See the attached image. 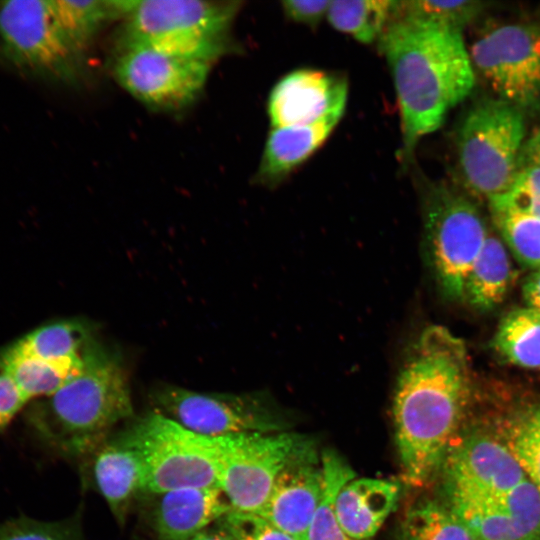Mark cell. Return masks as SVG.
Returning a JSON list of instances; mask_svg holds the SVG:
<instances>
[{
    "mask_svg": "<svg viewBox=\"0 0 540 540\" xmlns=\"http://www.w3.org/2000/svg\"><path fill=\"white\" fill-rule=\"evenodd\" d=\"M498 501L519 524L528 540H540V492L528 478L498 496Z\"/></svg>",
    "mask_w": 540,
    "mask_h": 540,
    "instance_id": "d6a6232c",
    "label": "cell"
},
{
    "mask_svg": "<svg viewBox=\"0 0 540 540\" xmlns=\"http://www.w3.org/2000/svg\"><path fill=\"white\" fill-rule=\"evenodd\" d=\"M522 165L540 167V128L524 141L522 145L518 167Z\"/></svg>",
    "mask_w": 540,
    "mask_h": 540,
    "instance_id": "74e56055",
    "label": "cell"
},
{
    "mask_svg": "<svg viewBox=\"0 0 540 540\" xmlns=\"http://www.w3.org/2000/svg\"><path fill=\"white\" fill-rule=\"evenodd\" d=\"M325 479L317 451L288 465L278 476L257 515L298 540H304L324 493Z\"/></svg>",
    "mask_w": 540,
    "mask_h": 540,
    "instance_id": "9a60e30c",
    "label": "cell"
},
{
    "mask_svg": "<svg viewBox=\"0 0 540 540\" xmlns=\"http://www.w3.org/2000/svg\"><path fill=\"white\" fill-rule=\"evenodd\" d=\"M221 519L186 540H235Z\"/></svg>",
    "mask_w": 540,
    "mask_h": 540,
    "instance_id": "ab89813d",
    "label": "cell"
},
{
    "mask_svg": "<svg viewBox=\"0 0 540 540\" xmlns=\"http://www.w3.org/2000/svg\"><path fill=\"white\" fill-rule=\"evenodd\" d=\"M51 4L65 32L86 54L103 26L124 13V0H51Z\"/></svg>",
    "mask_w": 540,
    "mask_h": 540,
    "instance_id": "cb8c5ba5",
    "label": "cell"
},
{
    "mask_svg": "<svg viewBox=\"0 0 540 540\" xmlns=\"http://www.w3.org/2000/svg\"><path fill=\"white\" fill-rule=\"evenodd\" d=\"M493 346L513 365L540 369V314L528 307L510 311L498 326Z\"/></svg>",
    "mask_w": 540,
    "mask_h": 540,
    "instance_id": "603a6c76",
    "label": "cell"
},
{
    "mask_svg": "<svg viewBox=\"0 0 540 540\" xmlns=\"http://www.w3.org/2000/svg\"><path fill=\"white\" fill-rule=\"evenodd\" d=\"M321 462L325 479L324 493L304 540H355L343 530L335 511V499L339 490L356 477L355 472L332 450L322 453Z\"/></svg>",
    "mask_w": 540,
    "mask_h": 540,
    "instance_id": "4316f807",
    "label": "cell"
},
{
    "mask_svg": "<svg viewBox=\"0 0 540 540\" xmlns=\"http://www.w3.org/2000/svg\"><path fill=\"white\" fill-rule=\"evenodd\" d=\"M282 9L291 21L316 27L326 17L330 1H283Z\"/></svg>",
    "mask_w": 540,
    "mask_h": 540,
    "instance_id": "8d00e7d4",
    "label": "cell"
},
{
    "mask_svg": "<svg viewBox=\"0 0 540 540\" xmlns=\"http://www.w3.org/2000/svg\"><path fill=\"white\" fill-rule=\"evenodd\" d=\"M489 205L514 209L540 219V167L522 165L511 187Z\"/></svg>",
    "mask_w": 540,
    "mask_h": 540,
    "instance_id": "836d02e7",
    "label": "cell"
},
{
    "mask_svg": "<svg viewBox=\"0 0 540 540\" xmlns=\"http://www.w3.org/2000/svg\"><path fill=\"white\" fill-rule=\"evenodd\" d=\"M442 468L449 501L495 498L527 478L507 445L487 436H471L451 448Z\"/></svg>",
    "mask_w": 540,
    "mask_h": 540,
    "instance_id": "4fadbf2b",
    "label": "cell"
},
{
    "mask_svg": "<svg viewBox=\"0 0 540 540\" xmlns=\"http://www.w3.org/2000/svg\"><path fill=\"white\" fill-rule=\"evenodd\" d=\"M523 296L528 308L540 314V269L526 278Z\"/></svg>",
    "mask_w": 540,
    "mask_h": 540,
    "instance_id": "f35d334b",
    "label": "cell"
},
{
    "mask_svg": "<svg viewBox=\"0 0 540 540\" xmlns=\"http://www.w3.org/2000/svg\"><path fill=\"white\" fill-rule=\"evenodd\" d=\"M214 63L142 44H119L113 65L118 84L145 106L177 111L203 91Z\"/></svg>",
    "mask_w": 540,
    "mask_h": 540,
    "instance_id": "7c38bea8",
    "label": "cell"
},
{
    "mask_svg": "<svg viewBox=\"0 0 540 540\" xmlns=\"http://www.w3.org/2000/svg\"><path fill=\"white\" fill-rule=\"evenodd\" d=\"M96 487L119 524H124L135 499L144 494L145 472L140 456L117 439L93 453Z\"/></svg>",
    "mask_w": 540,
    "mask_h": 540,
    "instance_id": "d6986e66",
    "label": "cell"
},
{
    "mask_svg": "<svg viewBox=\"0 0 540 540\" xmlns=\"http://www.w3.org/2000/svg\"><path fill=\"white\" fill-rule=\"evenodd\" d=\"M396 1H330L326 18L336 30L359 42L378 41L394 16Z\"/></svg>",
    "mask_w": 540,
    "mask_h": 540,
    "instance_id": "d4e9b609",
    "label": "cell"
},
{
    "mask_svg": "<svg viewBox=\"0 0 540 540\" xmlns=\"http://www.w3.org/2000/svg\"><path fill=\"white\" fill-rule=\"evenodd\" d=\"M81 371L52 395L36 399L26 413L35 437L67 458L91 456L119 423L133 416L122 360L93 339L82 353Z\"/></svg>",
    "mask_w": 540,
    "mask_h": 540,
    "instance_id": "3957f363",
    "label": "cell"
},
{
    "mask_svg": "<svg viewBox=\"0 0 540 540\" xmlns=\"http://www.w3.org/2000/svg\"><path fill=\"white\" fill-rule=\"evenodd\" d=\"M156 411L197 434L221 437L286 431L284 415L264 393H202L172 384L152 392Z\"/></svg>",
    "mask_w": 540,
    "mask_h": 540,
    "instance_id": "8fae6325",
    "label": "cell"
},
{
    "mask_svg": "<svg viewBox=\"0 0 540 540\" xmlns=\"http://www.w3.org/2000/svg\"><path fill=\"white\" fill-rule=\"evenodd\" d=\"M459 185L428 181L422 190L428 260L442 294L464 300L469 273L487 238L484 219Z\"/></svg>",
    "mask_w": 540,
    "mask_h": 540,
    "instance_id": "52a82bcc",
    "label": "cell"
},
{
    "mask_svg": "<svg viewBox=\"0 0 540 540\" xmlns=\"http://www.w3.org/2000/svg\"><path fill=\"white\" fill-rule=\"evenodd\" d=\"M489 206L496 226L517 260L540 269V219L507 207Z\"/></svg>",
    "mask_w": 540,
    "mask_h": 540,
    "instance_id": "f1b7e54d",
    "label": "cell"
},
{
    "mask_svg": "<svg viewBox=\"0 0 540 540\" xmlns=\"http://www.w3.org/2000/svg\"><path fill=\"white\" fill-rule=\"evenodd\" d=\"M221 521L235 540H298L257 514L231 511Z\"/></svg>",
    "mask_w": 540,
    "mask_h": 540,
    "instance_id": "e575fe53",
    "label": "cell"
},
{
    "mask_svg": "<svg viewBox=\"0 0 540 540\" xmlns=\"http://www.w3.org/2000/svg\"><path fill=\"white\" fill-rule=\"evenodd\" d=\"M0 64L20 75L75 85L86 53L60 24L51 0L0 1Z\"/></svg>",
    "mask_w": 540,
    "mask_h": 540,
    "instance_id": "8992f818",
    "label": "cell"
},
{
    "mask_svg": "<svg viewBox=\"0 0 540 540\" xmlns=\"http://www.w3.org/2000/svg\"><path fill=\"white\" fill-rule=\"evenodd\" d=\"M150 496L148 520L158 540H186L232 511L219 487H187Z\"/></svg>",
    "mask_w": 540,
    "mask_h": 540,
    "instance_id": "2e32d148",
    "label": "cell"
},
{
    "mask_svg": "<svg viewBox=\"0 0 540 540\" xmlns=\"http://www.w3.org/2000/svg\"><path fill=\"white\" fill-rule=\"evenodd\" d=\"M344 111L336 110L306 125L272 128L255 175L257 182L271 186L283 181L324 144Z\"/></svg>",
    "mask_w": 540,
    "mask_h": 540,
    "instance_id": "e0dca14e",
    "label": "cell"
},
{
    "mask_svg": "<svg viewBox=\"0 0 540 540\" xmlns=\"http://www.w3.org/2000/svg\"><path fill=\"white\" fill-rule=\"evenodd\" d=\"M82 365V357L50 362L24 354L12 344L0 351V372L8 374L29 401L52 395L77 375Z\"/></svg>",
    "mask_w": 540,
    "mask_h": 540,
    "instance_id": "ffe728a7",
    "label": "cell"
},
{
    "mask_svg": "<svg viewBox=\"0 0 540 540\" xmlns=\"http://www.w3.org/2000/svg\"><path fill=\"white\" fill-rule=\"evenodd\" d=\"M239 1L124 0L119 44H142L215 63L232 48Z\"/></svg>",
    "mask_w": 540,
    "mask_h": 540,
    "instance_id": "277c9868",
    "label": "cell"
},
{
    "mask_svg": "<svg viewBox=\"0 0 540 540\" xmlns=\"http://www.w3.org/2000/svg\"><path fill=\"white\" fill-rule=\"evenodd\" d=\"M0 540H83L76 518L40 521L21 515L0 521Z\"/></svg>",
    "mask_w": 540,
    "mask_h": 540,
    "instance_id": "1f68e13d",
    "label": "cell"
},
{
    "mask_svg": "<svg viewBox=\"0 0 540 540\" xmlns=\"http://www.w3.org/2000/svg\"><path fill=\"white\" fill-rule=\"evenodd\" d=\"M29 402L16 382L0 372V433L3 432Z\"/></svg>",
    "mask_w": 540,
    "mask_h": 540,
    "instance_id": "d590c367",
    "label": "cell"
},
{
    "mask_svg": "<svg viewBox=\"0 0 540 540\" xmlns=\"http://www.w3.org/2000/svg\"><path fill=\"white\" fill-rule=\"evenodd\" d=\"M115 439L140 456L144 494L218 487L214 438L192 432L156 410L134 420Z\"/></svg>",
    "mask_w": 540,
    "mask_h": 540,
    "instance_id": "ba28073f",
    "label": "cell"
},
{
    "mask_svg": "<svg viewBox=\"0 0 540 540\" xmlns=\"http://www.w3.org/2000/svg\"><path fill=\"white\" fill-rule=\"evenodd\" d=\"M467 351L447 328L426 327L408 347L392 401L402 480L420 488L442 468L469 393Z\"/></svg>",
    "mask_w": 540,
    "mask_h": 540,
    "instance_id": "6da1fadb",
    "label": "cell"
},
{
    "mask_svg": "<svg viewBox=\"0 0 540 540\" xmlns=\"http://www.w3.org/2000/svg\"><path fill=\"white\" fill-rule=\"evenodd\" d=\"M391 71L402 127L401 159L441 127L472 92L476 75L462 32L395 15L378 40Z\"/></svg>",
    "mask_w": 540,
    "mask_h": 540,
    "instance_id": "7a4b0ae2",
    "label": "cell"
},
{
    "mask_svg": "<svg viewBox=\"0 0 540 540\" xmlns=\"http://www.w3.org/2000/svg\"><path fill=\"white\" fill-rule=\"evenodd\" d=\"M400 493L397 482L353 478L339 490L335 511L343 530L355 540H371L395 509Z\"/></svg>",
    "mask_w": 540,
    "mask_h": 540,
    "instance_id": "ac0fdd59",
    "label": "cell"
},
{
    "mask_svg": "<svg viewBox=\"0 0 540 540\" xmlns=\"http://www.w3.org/2000/svg\"><path fill=\"white\" fill-rule=\"evenodd\" d=\"M474 540H528L514 518L495 498H460L448 505Z\"/></svg>",
    "mask_w": 540,
    "mask_h": 540,
    "instance_id": "484cf974",
    "label": "cell"
},
{
    "mask_svg": "<svg viewBox=\"0 0 540 540\" xmlns=\"http://www.w3.org/2000/svg\"><path fill=\"white\" fill-rule=\"evenodd\" d=\"M512 280L513 269L505 246L488 234L467 278L465 299L477 309H493L506 297Z\"/></svg>",
    "mask_w": 540,
    "mask_h": 540,
    "instance_id": "44dd1931",
    "label": "cell"
},
{
    "mask_svg": "<svg viewBox=\"0 0 540 540\" xmlns=\"http://www.w3.org/2000/svg\"><path fill=\"white\" fill-rule=\"evenodd\" d=\"M487 5L486 2L476 0L396 1L394 16H408L462 32L487 9Z\"/></svg>",
    "mask_w": 540,
    "mask_h": 540,
    "instance_id": "f546056e",
    "label": "cell"
},
{
    "mask_svg": "<svg viewBox=\"0 0 540 540\" xmlns=\"http://www.w3.org/2000/svg\"><path fill=\"white\" fill-rule=\"evenodd\" d=\"M348 85L344 77L301 68L283 76L272 88L267 112L272 128L314 123L345 109Z\"/></svg>",
    "mask_w": 540,
    "mask_h": 540,
    "instance_id": "5bb4252c",
    "label": "cell"
},
{
    "mask_svg": "<svg viewBox=\"0 0 540 540\" xmlns=\"http://www.w3.org/2000/svg\"><path fill=\"white\" fill-rule=\"evenodd\" d=\"M402 540H474L473 536L448 506L424 501L413 506L402 526Z\"/></svg>",
    "mask_w": 540,
    "mask_h": 540,
    "instance_id": "83f0119b",
    "label": "cell"
},
{
    "mask_svg": "<svg viewBox=\"0 0 540 540\" xmlns=\"http://www.w3.org/2000/svg\"><path fill=\"white\" fill-rule=\"evenodd\" d=\"M524 135L518 108L495 96L474 102L455 133L459 186L488 202L503 195L517 174Z\"/></svg>",
    "mask_w": 540,
    "mask_h": 540,
    "instance_id": "5b68a950",
    "label": "cell"
},
{
    "mask_svg": "<svg viewBox=\"0 0 540 540\" xmlns=\"http://www.w3.org/2000/svg\"><path fill=\"white\" fill-rule=\"evenodd\" d=\"M92 340L91 328L82 320H61L40 326L12 345L20 352L50 362L82 357Z\"/></svg>",
    "mask_w": 540,
    "mask_h": 540,
    "instance_id": "7402d4cb",
    "label": "cell"
},
{
    "mask_svg": "<svg viewBox=\"0 0 540 540\" xmlns=\"http://www.w3.org/2000/svg\"><path fill=\"white\" fill-rule=\"evenodd\" d=\"M507 447L540 492V406L517 421L509 432Z\"/></svg>",
    "mask_w": 540,
    "mask_h": 540,
    "instance_id": "4dcf8cb0",
    "label": "cell"
},
{
    "mask_svg": "<svg viewBox=\"0 0 540 540\" xmlns=\"http://www.w3.org/2000/svg\"><path fill=\"white\" fill-rule=\"evenodd\" d=\"M218 487L234 512L259 514L280 473L317 451L308 436L281 431L213 437Z\"/></svg>",
    "mask_w": 540,
    "mask_h": 540,
    "instance_id": "9c48e42d",
    "label": "cell"
},
{
    "mask_svg": "<svg viewBox=\"0 0 540 540\" xmlns=\"http://www.w3.org/2000/svg\"><path fill=\"white\" fill-rule=\"evenodd\" d=\"M475 75L521 112L540 109V20L489 23L468 49Z\"/></svg>",
    "mask_w": 540,
    "mask_h": 540,
    "instance_id": "30bf717a",
    "label": "cell"
}]
</instances>
